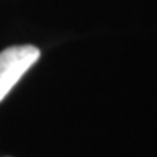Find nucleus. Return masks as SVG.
Segmentation results:
<instances>
[{"instance_id":"nucleus-1","label":"nucleus","mask_w":157,"mask_h":157,"mask_svg":"<svg viewBox=\"0 0 157 157\" xmlns=\"http://www.w3.org/2000/svg\"><path fill=\"white\" fill-rule=\"evenodd\" d=\"M39 58L40 51L35 45H16L0 52V101Z\"/></svg>"}]
</instances>
